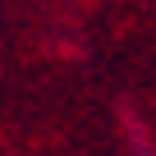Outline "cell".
Here are the masks:
<instances>
[]
</instances>
